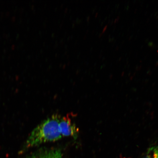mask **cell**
Instances as JSON below:
<instances>
[{"instance_id":"2","label":"cell","mask_w":158,"mask_h":158,"mask_svg":"<svg viewBox=\"0 0 158 158\" xmlns=\"http://www.w3.org/2000/svg\"><path fill=\"white\" fill-rule=\"evenodd\" d=\"M59 128L62 137H72L75 139L78 138L79 129L70 118L68 116L60 117L59 123Z\"/></svg>"},{"instance_id":"3","label":"cell","mask_w":158,"mask_h":158,"mask_svg":"<svg viewBox=\"0 0 158 158\" xmlns=\"http://www.w3.org/2000/svg\"><path fill=\"white\" fill-rule=\"evenodd\" d=\"M27 158H63L62 152L59 149L42 150Z\"/></svg>"},{"instance_id":"4","label":"cell","mask_w":158,"mask_h":158,"mask_svg":"<svg viewBox=\"0 0 158 158\" xmlns=\"http://www.w3.org/2000/svg\"><path fill=\"white\" fill-rule=\"evenodd\" d=\"M145 158H158V147L150 148Z\"/></svg>"},{"instance_id":"1","label":"cell","mask_w":158,"mask_h":158,"mask_svg":"<svg viewBox=\"0 0 158 158\" xmlns=\"http://www.w3.org/2000/svg\"><path fill=\"white\" fill-rule=\"evenodd\" d=\"M61 117L54 114L43 121L33 130L25 143L26 149L43 143L58 141L63 138L59 128Z\"/></svg>"}]
</instances>
